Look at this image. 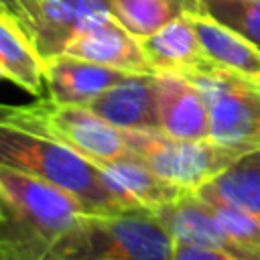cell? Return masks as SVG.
Masks as SVG:
<instances>
[{"label": "cell", "instance_id": "1", "mask_svg": "<svg viewBox=\"0 0 260 260\" xmlns=\"http://www.w3.org/2000/svg\"><path fill=\"white\" fill-rule=\"evenodd\" d=\"M0 260H45L47 252L93 213L73 195L0 165Z\"/></svg>", "mask_w": 260, "mask_h": 260}, {"label": "cell", "instance_id": "2", "mask_svg": "<svg viewBox=\"0 0 260 260\" xmlns=\"http://www.w3.org/2000/svg\"><path fill=\"white\" fill-rule=\"evenodd\" d=\"M0 165L73 195L93 213L132 211L108 189L98 169L75 150L0 120Z\"/></svg>", "mask_w": 260, "mask_h": 260}, {"label": "cell", "instance_id": "3", "mask_svg": "<svg viewBox=\"0 0 260 260\" xmlns=\"http://www.w3.org/2000/svg\"><path fill=\"white\" fill-rule=\"evenodd\" d=\"M45 260H175V238L148 209L87 213Z\"/></svg>", "mask_w": 260, "mask_h": 260}, {"label": "cell", "instance_id": "4", "mask_svg": "<svg viewBox=\"0 0 260 260\" xmlns=\"http://www.w3.org/2000/svg\"><path fill=\"white\" fill-rule=\"evenodd\" d=\"M0 120L51 138L89 162L128 156L126 130L112 126L83 104L57 102L47 95L22 106H0Z\"/></svg>", "mask_w": 260, "mask_h": 260}, {"label": "cell", "instance_id": "5", "mask_svg": "<svg viewBox=\"0 0 260 260\" xmlns=\"http://www.w3.org/2000/svg\"><path fill=\"white\" fill-rule=\"evenodd\" d=\"M126 140L128 156L138 158L160 179L185 193H197L242 154L211 138L181 140L167 136L158 128L126 130Z\"/></svg>", "mask_w": 260, "mask_h": 260}, {"label": "cell", "instance_id": "6", "mask_svg": "<svg viewBox=\"0 0 260 260\" xmlns=\"http://www.w3.org/2000/svg\"><path fill=\"white\" fill-rule=\"evenodd\" d=\"M209 110V138L236 152L260 148V87L215 65L187 75Z\"/></svg>", "mask_w": 260, "mask_h": 260}, {"label": "cell", "instance_id": "7", "mask_svg": "<svg viewBox=\"0 0 260 260\" xmlns=\"http://www.w3.org/2000/svg\"><path fill=\"white\" fill-rule=\"evenodd\" d=\"M10 8L43 61L61 55L91 16L114 12L112 0H16Z\"/></svg>", "mask_w": 260, "mask_h": 260}, {"label": "cell", "instance_id": "8", "mask_svg": "<svg viewBox=\"0 0 260 260\" xmlns=\"http://www.w3.org/2000/svg\"><path fill=\"white\" fill-rule=\"evenodd\" d=\"M61 55L79 57L124 73H152L140 39L128 30L114 12L91 16L67 43Z\"/></svg>", "mask_w": 260, "mask_h": 260}, {"label": "cell", "instance_id": "9", "mask_svg": "<svg viewBox=\"0 0 260 260\" xmlns=\"http://www.w3.org/2000/svg\"><path fill=\"white\" fill-rule=\"evenodd\" d=\"M154 213L179 244L223 252L240 260H260V248L232 238L215 219L209 203H205L197 193H185Z\"/></svg>", "mask_w": 260, "mask_h": 260}, {"label": "cell", "instance_id": "10", "mask_svg": "<svg viewBox=\"0 0 260 260\" xmlns=\"http://www.w3.org/2000/svg\"><path fill=\"white\" fill-rule=\"evenodd\" d=\"M158 130L181 140L209 138V110L201 89L185 75L154 73Z\"/></svg>", "mask_w": 260, "mask_h": 260}, {"label": "cell", "instance_id": "11", "mask_svg": "<svg viewBox=\"0 0 260 260\" xmlns=\"http://www.w3.org/2000/svg\"><path fill=\"white\" fill-rule=\"evenodd\" d=\"M108 189L124 203L126 209L158 211L173 203L185 191L160 179L144 162L134 156H122L112 160H91Z\"/></svg>", "mask_w": 260, "mask_h": 260}, {"label": "cell", "instance_id": "12", "mask_svg": "<svg viewBox=\"0 0 260 260\" xmlns=\"http://www.w3.org/2000/svg\"><path fill=\"white\" fill-rule=\"evenodd\" d=\"M85 106L120 130L158 128L154 73H128Z\"/></svg>", "mask_w": 260, "mask_h": 260}, {"label": "cell", "instance_id": "13", "mask_svg": "<svg viewBox=\"0 0 260 260\" xmlns=\"http://www.w3.org/2000/svg\"><path fill=\"white\" fill-rule=\"evenodd\" d=\"M207 59L221 71L260 87V47L205 10L189 12Z\"/></svg>", "mask_w": 260, "mask_h": 260}, {"label": "cell", "instance_id": "14", "mask_svg": "<svg viewBox=\"0 0 260 260\" xmlns=\"http://www.w3.org/2000/svg\"><path fill=\"white\" fill-rule=\"evenodd\" d=\"M140 45L152 73H175L187 77L213 65L201 47L189 14H181L158 30L140 37Z\"/></svg>", "mask_w": 260, "mask_h": 260}, {"label": "cell", "instance_id": "15", "mask_svg": "<svg viewBox=\"0 0 260 260\" xmlns=\"http://www.w3.org/2000/svg\"><path fill=\"white\" fill-rule=\"evenodd\" d=\"M128 73L104 67L71 55H55L45 61L47 95L67 104H89L93 98L116 85Z\"/></svg>", "mask_w": 260, "mask_h": 260}, {"label": "cell", "instance_id": "16", "mask_svg": "<svg viewBox=\"0 0 260 260\" xmlns=\"http://www.w3.org/2000/svg\"><path fill=\"white\" fill-rule=\"evenodd\" d=\"M0 73L26 93L43 95L45 61L14 10L0 2Z\"/></svg>", "mask_w": 260, "mask_h": 260}, {"label": "cell", "instance_id": "17", "mask_svg": "<svg viewBox=\"0 0 260 260\" xmlns=\"http://www.w3.org/2000/svg\"><path fill=\"white\" fill-rule=\"evenodd\" d=\"M197 195L209 205L232 207L260 217V148L242 152Z\"/></svg>", "mask_w": 260, "mask_h": 260}, {"label": "cell", "instance_id": "18", "mask_svg": "<svg viewBox=\"0 0 260 260\" xmlns=\"http://www.w3.org/2000/svg\"><path fill=\"white\" fill-rule=\"evenodd\" d=\"M112 10L140 39L181 14L201 10V4L199 0H112Z\"/></svg>", "mask_w": 260, "mask_h": 260}, {"label": "cell", "instance_id": "19", "mask_svg": "<svg viewBox=\"0 0 260 260\" xmlns=\"http://www.w3.org/2000/svg\"><path fill=\"white\" fill-rule=\"evenodd\" d=\"M201 10L260 47V0H199Z\"/></svg>", "mask_w": 260, "mask_h": 260}, {"label": "cell", "instance_id": "20", "mask_svg": "<svg viewBox=\"0 0 260 260\" xmlns=\"http://www.w3.org/2000/svg\"><path fill=\"white\" fill-rule=\"evenodd\" d=\"M209 207L213 209V215L219 221V225L232 238H236L242 244L260 248V217L258 215L232 209V207H219V205H209Z\"/></svg>", "mask_w": 260, "mask_h": 260}, {"label": "cell", "instance_id": "21", "mask_svg": "<svg viewBox=\"0 0 260 260\" xmlns=\"http://www.w3.org/2000/svg\"><path fill=\"white\" fill-rule=\"evenodd\" d=\"M175 260H240V258L223 254V252H215V250L175 242Z\"/></svg>", "mask_w": 260, "mask_h": 260}, {"label": "cell", "instance_id": "22", "mask_svg": "<svg viewBox=\"0 0 260 260\" xmlns=\"http://www.w3.org/2000/svg\"><path fill=\"white\" fill-rule=\"evenodd\" d=\"M2 221H4V211H2V205H0V225H2Z\"/></svg>", "mask_w": 260, "mask_h": 260}, {"label": "cell", "instance_id": "23", "mask_svg": "<svg viewBox=\"0 0 260 260\" xmlns=\"http://www.w3.org/2000/svg\"><path fill=\"white\" fill-rule=\"evenodd\" d=\"M0 2H4V4H8V6H12V2H16V0H0Z\"/></svg>", "mask_w": 260, "mask_h": 260}, {"label": "cell", "instance_id": "24", "mask_svg": "<svg viewBox=\"0 0 260 260\" xmlns=\"http://www.w3.org/2000/svg\"><path fill=\"white\" fill-rule=\"evenodd\" d=\"M0 79H4V77H2V73H0Z\"/></svg>", "mask_w": 260, "mask_h": 260}]
</instances>
